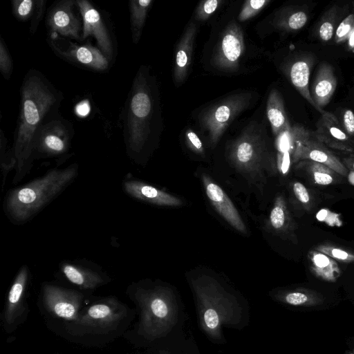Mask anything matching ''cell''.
Returning <instances> with one entry per match:
<instances>
[{
  "label": "cell",
  "mask_w": 354,
  "mask_h": 354,
  "mask_svg": "<svg viewBox=\"0 0 354 354\" xmlns=\"http://www.w3.org/2000/svg\"><path fill=\"white\" fill-rule=\"evenodd\" d=\"M30 279L27 265L21 266L8 291L3 311L5 328H11L22 317L25 307V295Z\"/></svg>",
  "instance_id": "obj_13"
},
{
  "label": "cell",
  "mask_w": 354,
  "mask_h": 354,
  "mask_svg": "<svg viewBox=\"0 0 354 354\" xmlns=\"http://www.w3.org/2000/svg\"><path fill=\"white\" fill-rule=\"evenodd\" d=\"M348 181L354 185V171H351L348 176Z\"/></svg>",
  "instance_id": "obj_44"
},
{
  "label": "cell",
  "mask_w": 354,
  "mask_h": 354,
  "mask_svg": "<svg viewBox=\"0 0 354 354\" xmlns=\"http://www.w3.org/2000/svg\"><path fill=\"white\" fill-rule=\"evenodd\" d=\"M201 178L205 194L215 209L233 228L246 234L245 225L225 191L205 174H203Z\"/></svg>",
  "instance_id": "obj_14"
},
{
  "label": "cell",
  "mask_w": 354,
  "mask_h": 354,
  "mask_svg": "<svg viewBox=\"0 0 354 354\" xmlns=\"http://www.w3.org/2000/svg\"><path fill=\"white\" fill-rule=\"evenodd\" d=\"M339 13V6H333L328 9L322 15L316 27V34L322 41H328L332 39L335 34V28Z\"/></svg>",
  "instance_id": "obj_25"
},
{
  "label": "cell",
  "mask_w": 354,
  "mask_h": 354,
  "mask_svg": "<svg viewBox=\"0 0 354 354\" xmlns=\"http://www.w3.org/2000/svg\"><path fill=\"white\" fill-rule=\"evenodd\" d=\"M354 30V13L349 14L337 26L334 40L337 44L346 43Z\"/></svg>",
  "instance_id": "obj_28"
},
{
  "label": "cell",
  "mask_w": 354,
  "mask_h": 354,
  "mask_svg": "<svg viewBox=\"0 0 354 354\" xmlns=\"http://www.w3.org/2000/svg\"><path fill=\"white\" fill-rule=\"evenodd\" d=\"M203 319L206 326L210 329H215L219 323L218 313L214 309H207L203 315Z\"/></svg>",
  "instance_id": "obj_34"
},
{
  "label": "cell",
  "mask_w": 354,
  "mask_h": 354,
  "mask_svg": "<svg viewBox=\"0 0 354 354\" xmlns=\"http://www.w3.org/2000/svg\"><path fill=\"white\" fill-rule=\"evenodd\" d=\"M223 1L221 0L202 1L196 9V19L205 20L209 18L220 6Z\"/></svg>",
  "instance_id": "obj_31"
},
{
  "label": "cell",
  "mask_w": 354,
  "mask_h": 354,
  "mask_svg": "<svg viewBox=\"0 0 354 354\" xmlns=\"http://www.w3.org/2000/svg\"><path fill=\"white\" fill-rule=\"evenodd\" d=\"M270 3H271L270 0L245 1L239 14V20L240 21H244L254 17Z\"/></svg>",
  "instance_id": "obj_27"
},
{
  "label": "cell",
  "mask_w": 354,
  "mask_h": 354,
  "mask_svg": "<svg viewBox=\"0 0 354 354\" xmlns=\"http://www.w3.org/2000/svg\"><path fill=\"white\" fill-rule=\"evenodd\" d=\"M308 19L306 11L292 8H285L276 16L274 24L278 29L295 32L301 29Z\"/></svg>",
  "instance_id": "obj_22"
},
{
  "label": "cell",
  "mask_w": 354,
  "mask_h": 354,
  "mask_svg": "<svg viewBox=\"0 0 354 354\" xmlns=\"http://www.w3.org/2000/svg\"><path fill=\"white\" fill-rule=\"evenodd\" d=\"M76 4L83 20L82 39L93 36L98 48L109 62L111 61L113 55V43L101 15L88 1L77 0Z\"/></svg>",
  "instance_id": "obj_10"
},
{
  "label": "cell",
  "mask_w": 354,
  "mask_h": 354,
  "mask_svg": "<svg viewBox=\"0 0 354 354\" xmlns=\"http://www.w3.org/2000/svg\"><path fill=\"white\" fill-rule=\"evenodd\" d=\"M122 187L126 194L150 204L160 206H180L183 204L180 198L127 175Z\"/></svg>",
  "instance_id": "obj_15"
},
{
  "label": "cell",
  "mask_w": 354,
  "mask_h": 354,
  "mask_svg": "<svg viewBox=\"0 0 354 354\" xmlns=\"http://www.w3.org/2000/svg\"><path fill=\"white\" fill-rule=\"evenodd\" d=\"M241 27L231 21L222 32L211 59L216 68L233 72L239 68V62L244 51V38Z\"/></svg>",
  "instance_id": "obj_9"
},
{
  "label": "cell",
  "mask_w": 354,
  "mask_h": 354,
  "mask_svg": "<svg viewBox=\"0 0 354 354\" xmlns=\"http://www.w3.org/2000/svg\"><path fill=\"white\" fill-rule=\"evenodd\" d=\"M327 216V211L325 210V209H322L320 210L317 214V218L319 221H323L325 219V218Z\"/></svg>",
  "instance_id": "obj_43"
},
{
  "label": "cell",
  "mask_w": 354,
  "mask_h": 354,
  "mask_svg": "<svg viewBox=\"0 0 354 354\" xmlns=\"http://www.w3.org/2000/svg\"><path fill=\"white\" fill-rule=\"evenodd\" d=\"M153 100L149 85L142 67L133 81L127 106L125 143L128 156L138 160L151 133Z\"/></svg>",
  "instance_id": "obj_3"
},
{
  "label": "cell",
  "mask_w": 354,
  "mask_h": 354,
  "mask_svg": "<svg viewBox=\"0 0 354 354\" xmlns=\"http://www.w3.org/2000/svg\"><path fill=\"white\" fill-rule=\"evenodd\" d=\"M76 1L57 2L49 10L46 22L53 35L57 34L75 39H81V23L74 12Z\"/></svg>",
  "instance_id": "obj_12"
},
{
  "label": "cell",
  "mask_w": 354,
  "mask_h": 354,
  "mask_svg": "<svg viewBox=\"0 0 354 354\" xmlns=\"http://www.w3.org/2000/svg\"><path fill=\"white\" fill-rule=\"evenodd\" d=\"M332 254L334 257L339 259H346L348 257V254L345 251L339 249H333Z\"/></svg>",
  "instance_id": "obj_41"
},
{
  "label": "cell",
  "mask_w": 354,
  "mask_h": 354,
  "mask_svg": "<svg viewBox=\"0 0 354 354\" xmlns=\"http://www.w3.org/2000/svg\"><path fill=\"white\" fill-rule=\"evenodd\" d=\"M307 300V296L301 292H291L286 297V302L295 306L304 304Z\"/></svg>",
  "instance_id": "obj_35"
},
{
  "label": "cell",
  "mask_w": 354,
  "mask_h": 354,
  "mask_svg": "<svg viewBox=\"0 0 354 354\" xmlns=\"http://www.w3.org/2000/svg\"><path fill=\"white\" fill-rule=\"evenodd\" d=\"M59 270L72 284L82 290H94L110 281V277L94 264L83 261H64Z\"/></svg>",
  "instance_id": "obj_11"
},
{
  "label": "cell",
  "mask_w": 354,
  "mask_h": 354,
  "mask_svg": "<svg viewBox=\"0 0 354 354\" xmlns=\"http://www.w3.org/2000/svg\"><path fill=\"white\" fill-rule=\"evenodd\" d=\"M345 132L349 136H354V113L351 109H344L339 120Z\"/></svg>",
  "instance_id": "obj_33"
},
{
  "label": "cell",
  "mask_w": 354,
  "mask_h": 354,
  "mask_svg": "<svg viewBox=\"0 0 354 354\" xmlns=\"http://www.w3.org/2000/svg\"><path fill=\"white\" fill-rule=\"evenodd\" d=\"M280 200L276 201L275 205L270 214V223L275 230L281 229L286 221V214L283 206Z\"/></svg>",
  "instance_id": "obj_30"
},
{
  "label": "cell",
  "mask_w": 354,
  "mask_h": 354,
  "mask_svg": "<svg viewBox=\"0 0 354 354\" xmlns=\"http://www.w3.org/2000/svg\"><path fill=\"white\" fill-rule=\"evenodd\" d=\"M13 68L12 57L5 45L3 40L0 41V71L6 79H9Z\"/></svg>",
  "instance_id": "obj_29"
},
{
  "label": "cell",
  "mask_w": 354,
  "mask_h": 354,
  "mask_svg": "<svg viewBox=\"0 0 354 354\" xmlns=\"http://www.w3.org/2000/svg\"><path fill=\"white\" fill-rule=\"evenodd\" d=\"M153 1L131 0L129 3L132 39L137 44L140 39L148 10Z\"/></svg>",
  "instance_id": "obj_24"
},
{
  "label": "cell",
  "mask_w": 354,
  "mask_h": 354,
  "mask_svg": "<svg viewBox=\"0 0 354 354\" xmlns=\"http://www.w3.org/2000/svg\"><path fill=\"white\" fill-rule=\"evenodd\" d=\"M42 301L49 313L71 323L81 311L84 295L73 289L45 283L42 286Z\"/></svg>",
  "instance_id": "obj_7"
},
{
  "label": "cell",
  "mask_w": 354,
  "mask_h": 354,
  "mask_svg": "<svg viewBox=\"0 0 354 354\" xmlns=\"http://www.w3.org/2000/svg\"><path fill=\"white\" fill-rule=\"evenodd\" d=\"M293 190L298 200L302 203L308 202L309 195L304 185L298 182L295 183L293 185Z\"/></svg>",
  "instance_id": "obj_36"
},
{
  "label": "cell",
  "mask_w": 354,
  "mask_h": 354,
  "mask_svg": "<svg viewBox=\"0 0 354 354\" xmlns=\"http://www.w3.org/2000/svg\"><path fill=\"white\" fill-rule=\"evenodd\" d=\"M78 172L77 163L63 169L53 168L40 177L9 189L3 203L6 216L15 225L25 224L59 196L75 180Z\"/></svg>",
  "instance_id": "obj_2"
},
{
  "label": "cell",
  "mask_w": 354,
  "mask_h": 354,
  "mask_svg": "<svg viewBox=\"0 0 354 354\" xmlns=\"http://www.w3.org/2000/svg\"><path fill=\"white\" fill-rule=\"evenodd\" d=\"M44 1L15 0L12 1L13 12L21 20L31 19V29H36L44 10Z\"/></svg>",
  "instance_id": "obj_23"
},
{
  "label": "cell",
  "mask_w": 354,
  "mask_h": 354,
  "mask_svg": "<svg viewBox=\"0 0 354 354\" xmlns=\"http://www.w3.org/2000/svg\"><path fill=\"white\" fill-rule=\"evenodd\" d=\"M57 100L54 89L39 73H31L26 77L21 88L19 120L13 147L17 161L13 185L30 172L35 160V136Z\"/></svg>",
  "instance_id": "obj_1"
},
{
  "label": "cell",
  "mask_w": 354,
  "mask_h": 354,
  "mask_svg": "<svg viewBox=\"0 0 354 354\" xmlns=\"http://www.w3.org/2000/svg\"><path fill=\"white\" fill-rule=\"evenodd\" d=\"M71 138V127L64 122L55 120L41 124L34 138L35 159L66 153Z\"/></svg>",
  "instance_id": "obj_8"
},
{
  "label": "cell",
  "mask_w": 354,
  "mask_h": 354,
  "mask_svg": "<svg viewBox=\"0 0 354 354\" xmlns=\"http://www.w3.org/2000/svg\"><path fill=\"white\" fill-rule=\"evenodd\" d=\"M353 169H354V162H353Z\"/></svg>",
  "instance_id": "obj_45"
},
{
  "label": "cell",
  "mask_w": 354,
  "mask_h": 354,
  "mask_svg": "<svg viewBox=\"0 0 354 354\" xmlns=\"http://www.w3.org/2000/svg\"><path fill=\"white\" fill-rule=\"evenodd\" d=\"M89 111L90 107L87 101H82L76 106V112L80 116H86Z\"/></svg>",
  "instance_id": "obj_39"
},
{
  "label": "cell",
  "mask_w": 354,
  "mask_h": 354,
  "mask_svg": "<svg viewBox=\"0 0 354 354\" xmlns=\"http://www.w3.org/2000/svg\"><path fill=\"white\" fill-rule=\"evenodd\" d=\"M337 85V80L333 66L327 62L321 64L317 71L311 93L317 111L321 114L324 112L323 108L330 101Z\"/></svg>",
  "instance_id": "obj_18"
},
{
  "label": "cell",
  "mask_w": 354,
  "mask_h": 354,
  "mask_svg": "<svg viewBox=\"0 0 354 354\" xmlns=\"http://www.w3.org/2000/svg\"><path fill=\"white\" fill-rule=\"evenodd\" d=\"M185 142L188 147L194 153L204 154L203 143L197 134L192 129L187 130L185 133Z\"/></svg>",
  "instance_id": "obj_32"
},
{
  "label": "cell",
  "mask_w": 354,
  "mask_h": 354,
  "mask_svg": "<svg viewBox=\"0 0 354 354\" xmlns=\"http://www.w3.org/2000/svg\"><path fill=\"white\" fill-rule=\"evenodd\" d=\"M53 48L67 59L95 71H104L109 66V60L105 55L99 48L91 44L79 46L68 42L66 48H59L55 46Z\"/></svg>",
  "instance_id": "obj_16"
},
{
  "label": "cell",
  "mask_w": 354,
  "mask_h": 354,
  "mask_svg": "<svg viewBox=\"0 0 354 354\" xmlns=\"http://www.w3.org/2000/svg\"><path fill=\"white\" fill-rule=\"evenodd\" d=\"M314 62L315 56L313 54L303 53L290 62L287 73L291 83L297 91L317 110L309 89V77Z\"/></svg>",
  "instance_id": "obj_17"
},
{
  "label": "cell",
  "mask_w": 354,
  "mask_h": 354,
  "mask_svg": "<svg viewBox=\"0 0 354 354\" xmlns=\"http://www.w3.org/2000/svg\"><path fill=\"white\" fill-rule=\"evenodd\" d=\"M346 47L348 51L354 53V30L346 41Z\"/></svg>",
  "instance_id": "obj_42"
},
{
  "label": "cell",
  "mask_w": 354,
  "mask_h": 354,
  "mask_svg": "<svg viewBox=\"0 0 354 354\" xmlns=\"http://www.w3.org/2000/svg\"><path fill=\"white\" fill-rule=\"evenodd\" d=\"M268 156L263 128L257 123H250L245 127L227 149L231 164L252 180L262 176Z\"/></svg>",
  "instance_id": "obj_4"
},
{
  "label": "cell",
  "mask_w": 354,
  "mask_h": 354,
  "mask_svg": "<svg viewBox=\"0 0 354 354\" xmlns=\"http://www.w3.org/2000/svg\"><path fill=\"white\" fill-rule=\"evenodd\" d=\"M196 32V24L193 21L190 22L176 46L174 66V80L176 84L183 83L187 75Z\"/></svg>",
  "instance_id": "obj_19"
},
{
  "label": "cell",
  "mask_w": 354,
  "mask_h": 354,
  "mask_svg": "<svg viewBox=\"0 0 354 354\" xmlns=\"http://www.w3.org/2000/svg\"><path fill=\"white\" fill-rule=\"evenodd\" d=\"M17 161L14 149L8 148L6 140L1 131L0 167L2 174L1 191L3 192L8 174L16 169Z\"/></svg>",
  "instance_id": "obj_26"
},
{
  "label": "cell",
  "mask_w": 354,
  "mask_h": 354,
  "mask_svg": "<svg viewBox=\"0 0 354 354\" xmlns=\"http://www.w3.org/2000/svg\"><path fill=\"white\" fill-rule=\"evenodd\" d=\"M252 97L250 93L231 95L209 106L199 115L201 127L207 132L212 147L216 145L236 116L249 106Z\"/></svg>",
  "instance_id": "obj_6"
},
{
  "label": "cell",
  "mask_w": 354,
  "mask_h": 354,
  "mask_svg": "<svg viewBox=\"0 0 354 354\" xmlns=\"http://www.w3.org/2000/svg\"><path fill=\"white\" fill-rule=\"evenodd\" d=\"M127 315L124 304L108 297L81 310L77 319L69 325L75 334H101L115 329Z\"/></svg>",
  "instance_id": "obj_5"
},
{
  "label": "cell",
  "mask_w": 354,
  "mask_h": 354,
  "mask_svg": "<svg viewBox=\"0 0 354 354\" xmlns=\"http://www.w3.org/2000/svg\"><path fill=\"white\" fill-rule=\"evenodd\" d=\"M315 136L324 142L340 148H349L350 136L345 132L337 118L324 111L316 124Z\"/></svg>",
  "instance_id": "obj_20"
},
{
  "label": "cell",
  "mask_w": 354,
  "mask_h": 354,
  "mask_svg": "<svg viewBox=\"0 0 354 354\" xmlns=\"http://www.w3.org/2000/svg\"><path fill=\"white\" fill-rule=\"evenodd\" d=\"M314 261L315 264L320 268L326 267L329 263V260L328 257L322 254H318L315 255Z\"/></svg>",
  "instance_id": "obj_40"
},
{
  "label": "cell",
  "mask_w": 354,
  "mask_h": 354,
  "mask_svg": "<svg viewBox=\"0 0 354 354\" xmlns=\"http://www.w3.org/2000/svg\"><path fill=\"white\" fill-rule=\"evenodd\" d=\"M266 113L272 131L276 136L281 132L289 130L291 125L286 113L283 101L279 92L272 89L267 100Z\"/></svg>",
  "instance_id": "obj_21"
},
{
  "label": "cell",
  "mask_w": 354,
  "mask_h": 354,
  "mask_svg": "<svg viewBox=\"0 0 354 354\" xmlns=\"http://www.w3.org/2000/svg\"><path fill=\"white\" fill-rule=\"evenodd\" d=\"M279 159H280V166L281 171L283 174H286L290 167V155L289 151H286L283 153L279 152Z\"/></svg>",
  "instance_id": "obj_37"
},
{
  "label": "cell",
  "mask_w": 354,
  "mask_h": 354,
  "mask_svg": "<svg viewBox=\"0 0 354 354\" xmlns=\"http://www.w3.org/2000/svg\"><path fill=\"white\" fill-rule=\"evenodd\" d=\"M314 178L319 185H326L333 182V178L329 174L319 171L314 173Z\"/></svg>",
  "instance_id": "obj_38"
}]
</instances>
